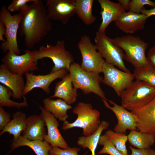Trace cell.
<instances>
[{
    "label": "cell",
    "mask_w": 155,
    "mask_h": 155,
    "mask_svg": "<svg viewBox=\"0 0 155 155\" xmlns=\"http://www.w3.org/2000/svg\"><path fill=\"white\" fill-rule=\"evenodd\" d=\"M127 137L130 145L138 149L150 148L155 142V135L136 130L131 131Z\"/></svg>",
    "instance_id": "4316f807"
},
{
    "label": "cell",
    "mask_w": 155,
    "mask_h": 155,
    "mask_svg": "<svg viewBox=\"0 0 155 155\" xmlns=\"http://www.w3.org/2000/svg\"><path fill=\"white\" fill-rule=\"evenodd\" d=\"M98 145L102 146L103 147L97 153L98 154H108L110 155H123L117 150L105 134L100 136Z\"/></svg>",
    "instance_id": "4dcf8cb0"
},
{
    "label": "cell",
    "mask_w": 155,
    "mask_h": 155,
    "mask_svg": "<svg viewBox=\"0 0 155 155\" xmlns=\"http://www.w3.org/2000/svg\"><path fill=\"white\" fill-rule=\"evenodd\" d=\"M147 58L149 65L155 69V45L149 49Z\"/></svg>",
    "instance_id": "8d00e7d4"
},
{
    "label": "cell",
    "mask_w": 155,
    "mask_h": 155,
    "mask_svg": "<svg viewBox=\"0 0 155 155\" xmlns=\"http://www.w3.org/2000/svg\"><path fill=\"white\" fill-rule=\"evenodd\" d=\"M73 113L77 115L76 120L72 123L66 121L63 122L62 129L67 130L74 127L83 129V135L89 136L97 129L100 123V113L97 110L93 109L90 103L79 102L73 110Z\"/></svg>",
    "instance_id": "5b68a950"
},
{
    "label": "cell",
    "mask_w": 155,
    "mask_h": 155,
    "mask_svg": "<svg viewBox=\"0 0 155 155\" xmlns=\"http://www.w3.org/2000/svg\"><path fill=\"white\" fill-rule=\"evenodd\" d=\"M22 18L18 34L24 39L27 49L32 48L52 29V24L43 1L34 0L19 11Z\"/></svg>",
    "instance_id": "6da1fadb"
},
{
    "label": "cell",
    "mask_w": 155,
    "mask_h": 155,
    "mask_svg": "<svg viewBox=\"0 0 155 155\" xmlns=\"http://www.w3.org/2000/svg\"><path fill=\"white\" fill-rule=\"evenodd\" d=\"M11 114L0 106V130L2 131L11 120Z\"/></svg>",
    "instance_id": "e575fe53"
},
{
    "label": "cell",
    "mask_w": 155,
    "mask_h": 155,
    "mask_svg": "<svg viewBox=\"0 0 155 155\" xmlns=\"http://www.w3.org/2000/svg\"><path fill=\"white\" fill-rule=\"evenodd\" d=\"M120 97L121 106L131 111L145 106L155 97V87L135 80L127 87Z\"/></svg>",
    "instance_id": "3957f363"
},
{
    "label": "cell",
    "mask_w": 155,
    "mask_h": 155,
    "mask_svg": "<svg viewBox=\"0 0 155 155\" xmlns=\"http://www.w3.org/2000/svg\"><path fill=\"white\" fill-rule=\"evenodd\" d=\"M68 72H69L68 69H64L44 75H36L32 72L25 73L26 80L24 95L36 88H40L46 94H49L51 91L49 86L51 83L57 79H62Z\"/></svg>",
    "instance_id": "7c38bea8"
},
{
    "label": "cell",
    "mask_w": 155,
    "mask_h": 155,
    "mask_svg": "<svg viewBox=\"0 0 155 155\" xmlns=\"http://www.w3.org/2000/svg\"><path fill=\"white\" fill-rule=\"evenodd\" d=\"M141 13L146 16L148 18L152 16H155V7L150 9H146L144 7Z\"/></svg>",
    "instance_id": "f35d334b"
},
{
    "label": "cell",
    "mask_w": 155,
    "mask_h": 155,
    "mask_svg": "<svg viewBox=\"0 0 155 155\" xmlns=\"http://www.w3.org/2000/svg\"><path fill=\"white\" fill-rule=\"evenodd\" d=\"M102 83L112 88L119 96L135 79L133 74L120 70L106 62L104 64Z\"/></svg>",
    "instance_id": "8fae6325"
},
{
    "label": "cell",
    "mask_w": 155,
    "mask_h": 155,
    "mask_svg": "<svg viewBox=\"0 0 155 155\" xmlns=\"http://www.w3.org/2000/svg\"><path fill=\"white\" fill-rule=\"evenodd\" d=\"M148 18L142 13L129 11L122 13L114 22L116 26L123 32L133 34L144 28Z\"/></svg>",
    "instance_id": "e0dca14e"
},
{
    "label": "cell",
    "mask_w": 155,
    "mask_h": 155,
    "mask_svg": "<svg viewBox=\"0 0 155 155\" xmlns=\"http://www.w3.org/2000/svg\"><path fill=\"white\" fill-rule=\"evenodd\" d=\"M105 106L111 110L116 115L118 121L117 124L114 129V131L117 133L125 134L127 130L130 131L136 130L135 119L131 112L117 104L112 100L108 101L113 105L110 106L107 101L102 100Z\"/></svg>",
    "instance_id": "2e32d148"
},
{
    "label": "cell",
    "mask_w": 155,
    "mask_h": 155,
    "mask_svg": "<svg viewBox=\"0 0 155 155\" xmlns=\"http://www.w3.org/2000/svg\"><path fill=\"white\" fill-rule=\"evenodd\" d=\"M131 112L135 119L137 129L155 135V97L145 106Z\"/></svg>",
    "instance_id": "5bb4252c"
},
{
    "label": "cell",
    "mask_w": 155,
    "mask_h": 155,
    "mask_svg": "<svg viewBox=\"0 0 155 155\" xmlns=\"http://www.w3.org/2000/svg\"><path fill=\"white\" fill-rule=\"evenodd\" d=\"M112 41L124 51V59L131 64L135 69L149 65L145 54L148 44L139 37L128 35L112 39Z\"/></svg>",
    "instance_id": "7a4b0ae2"
},
{
    "label": "cell",
    "mask_w": 155,
    "mask_h": 155,
    "mask_svg": "<svg viewBox=\"0 0 155 155\" xmlns=\"http://www.w3.org/2000/svg\"><path fill=\"white\" fill-rule=\"evenodd\" d=\"M119 3L123 8L126 10H129V5L130 0H119Z\"/></svg>",
    "instance_id": "ab89813d"
},
{
    "label": "cell",
    "mask_w": 155,
    "mask_h": 155,
    "mask_svg": "<svg viewBox=\"0 0 155 155\" xmlns=\"http://www.w3.org/2000/svg\"><path fill=\"white\" fill-rule=\"evenodd\" d=\"M105 134L121 154L123 155H128L126 145L128 140L127 135L124 133L116 132L110 129L106 131Z\"/></svg>",
    "instance_id": "f1b7e54d"
},
{
    "label": "cell",
    "mask_w": 155,
    "mask_h": 155,
    "mask_svg": "<svg viewBox=\"0 0 155 155\" xmlns=\"http://www.w3.org/2000/svg\"><path fill=\"white\" fill-rule=\"evenodd\" d=\"M131 153L130 155H155V150L150 148L136 149L129 146Z\"/></svg>",
    "instance_id": "d590c367"
},
{
    "label": "cell",
    "mask_w": 155,
    "mask_h": 155,
    "mask_svg": "<svg viewBox=\"0 0 155 155\" xmlns=\"http://www.w3.org/2000/svg\"><path fill=\"white\" fill-rule=\"evenodd\" d=\"M69 71L73 86L76 89H80L85 94L93 93L102 100L108 101L100 87L103 78L99 74L87 71L82 68L80 65L74 62L71 65Z\"/></svg>",
    "instance_id": "277c9868"
},
{
    "label": "cell",
    "mask_w": 155,
    "mask_h": 155,
    "mask_svg": "<svg viewBox=\"0 0 155 155\" xmlns=\"http://www.w3.org/2000/svg\"><path fill=\"white\" fill-rule=\"evenodd\" d=\"M148 5L155 7V2L150 0H132L129 5V11L134 13H140L144 8V6Z\"/></svg>",
    "instance_id": "1f68e13d"
},
{
    "label": "cell",
    "mask_w": 155,
    "mask_h": 155,
    "mask_svg": "<svg viewBox=\"0 0 155 155\" xmlns=\"http://www.w3.org/2000/svg\"><path fill=\"white\" fill-rule=\"evenodd\" d=\"M53 94L49 98H59L69 105L76 102L78 96L77 90L73 86L69 73H67L61 80L55 84Z\"/></svg>",
    "instance_id": "ffe728a7"
},
{
    "label": "cell",
    "mask_w": 155,
    "mask_h": 155,
    "mask_svg": "<svg viewBox=\"0 0 155 155\" xmlns=\"http://www.w3.org/2000/svg\"><path fill=\"white\" fill-rule=\"evenodd\" d=\"M94 0H74L75 14L85 24L89 25L96 20L92 14Z\"/></svg>",
    "instance_id": "d4e9b609"
},
{
    "label": "cell",
    "mask_w": 155,
    "mask_h": 155,
    "mask_svg": "<svg viewBox=\"0 0 155 155\" xmlns=\"http://www.w3.org/2000/svg\"><path fill=\"white\" fill-rule=\"evenodd\" d=\"M81 54V65L84 70L99 74L102 73L105 60L97 51L96 46L91 42L90 37L83 36L77 44Z\"/></svg>",
    "instance_id": "9c48e42d"
},
{
    "label": "cell",
    "mask_w": 155,
    "mask_h": 155,
    "mask_svg": "<svg viewBox=\"0 0 155 155\" xmlns=\"http://www.w3.org/2000/svg\"><path fill=\"white\" fill-rule=\"evenodd\" d=\"M23 146L31 148L36 155H49L51 147V145L45 140H30L22 135L16 139H13L11 147L12 150Z\"/></svg>",
    "instance_id": "7402d4cb"
},
{
    "label": "cell",
    "mask_w": 155,
    "mask_h": 155,
    "mask_svg": "<svg viewBox=\"0 0 155 155\" xmlns=\"http://www.w3.org/2000/svg\"><path fill=\"white\" fill-rule=\"evenodd\" d=\"M34 0H13L7 9L10 12L20 11L29 3Z\"/></svg>",
    "instance_id": "836d02e7"
},
{
    "label": "cell",
    "mask_w": 155,
    "mask_h": 155,
    "mask_svg": "<svg viewBox=\"0 0 155 155\" xmlns=\"http://www.w3.org/2000/svg\"><path fill=\"white\" fill-rule=\"evenodd\" d=\"M133 74L135 80L144 81L155 87V69L150 65L145 67L135 69Z\"/></svg>",
    "instance_id": "f546056e"
},
{
    "label": "cell",
    "mask_w": 155,
    "mask_h": 155,
    "mask_svg": "<svg viewBox=\"0 0 155 155\" xmlns=\"http://www.w3.org/2000/svg\"><path fill=\"white\" fill-rule=\"evenodd\" d=\"M45 123L44 118L40 115L34 114L26 118V127L22 135L31 140H44L46 135Z\"/></svg>",
    "instance_id": "44dd1931"
},
{
    "label": "cell",
    "mask_w": 155,
    "mask_h": 155,
    "mask_svg": "<svg viewBox=\"0 0 155 155\" xmlns=\"http://www.w3.org/2000/svg\"><path fill=\"white\" fill-rule=\"evenodd\" d=\"M100 5L102 22L98 32L105 33V31L110 23L114 21L125 10L119 3L114 2L109 0H98Z\"/></svg>",
    "instance_id": "d6986e66"
},
{
    "label": "cell",
    "mask_w": 155,
    "mask_h": 155,
    "mask_svg": "<svg viewBox=\"0 0 155 155\" xmlns=\"http://www.w3.org/2000/svg\"><path fill=\"white\" fill-rule=\"evenodd\" d=\"M41 115L44 118L47 133L44 138V140L51 146H56L62 149L69 147L62 136L58 127L59 123L56 118L51 113L46 110L40 105L39 106Z\"/></svg>",
    "instance_id": "9a60e30c"
},
{
    "label": "cell",
    "mask_w": 155,
    "mask_h": 155,
    "mask_svg": "<svg viewBox=\"0 0 155 155\" xmlns=\"http://www.w3.org/2000/svg\"><path fill=\"white\" fill-rule=\"evenodd\" d=\"M46 7L51 20L66 25L75 14L74 0H47Z\"/></svg>",
    "instance_id": "4fadbf2b"
},
{
    "label": "cell",
    "mask_w": 155,
    "mask_h": 155,
    "mask_svg": "<svg viewBox=\"0 0 155 155\" xmlns=\"http://www.w3.org/2000/svg\"><path fill=\"white\" fill-rule=\"evenodd\" d=\"M45 58L51 59L54 64L51 72L64 69L69 70L74 61L72 55L66 49L63 40H58L54 45L47 44L46 46L42 45L38 50H36L35 61H37Z\"/></svg>",
    "instance_id": "8992f818"
},
{
    "label": "cell",
    "mask_w": 155,
    "mask_h": 155,
    "mask_svg": "<svg viewBox=\"0 0 155 155\" xmlns=\"http://www.w3.org/2000/svg\"><path fill=\"white\" fill-rule=\"evenodd\" d=\"M0 82L11 90L13 99H20L24 96L23 75L11 73L3 64L0 66Z\"/></svg>",
    "instance_id": "ac0fdd59"
},
{
    "label": "cell",
    "mask_w": 155,
    "mask_h": 155,
    "mask_svg": "<svg viewBox=\"0 0 155 155\" xmlns=\"http://www.w3.org/2000/svg\"><path fill=\"white\" fill-rule=\"evenodd\" d=\"M24 51V53L21 55L8 52L1 61L9 71L14 74L23 75L37 70V61L34 59L36 50L27 49Z\"/></svg>",
    "instance_id": "30bf717a"
},
{
    "label": "cell",
    "mask_w": 155,
    "mask_h": 155,
    "mask_svg": "<svg viewBox=\"0 0 155 155\" xmlns=\"http://www.w3.org/2000/svg\"><path fill=\"white\" fill-rule=\"evenodd\" d=\"M22 18L20 12L12 15L5 5L1 7L0 11V21L2 22L6 27L5 41L2 42L0 47L5 53L13 52L19 55L20 50L18 45L17 36L20 23Z\"/></svg>",
    "instance_id": "52a82bcc"
},
{
    "label": "cell",
    "mask_w": 155,
    "mask_h": 155,
    "mask_svg": "<svg viewBox=\"0 0 155 155\" xmlns=\"http://www.w3.org/2000/svg\"><path fill=\"white\" fill-rule=\"evenodd\" d=\"M13 118L1 131L0 135L7 132L13 135V139H16L20 136L21 132L26 128V115L21 111H17L13 114Z\"/></svg>",
    "instance_id": "484cf974"
},
{
    "label": "cell",
    "mask_w": 155,
    "mask_h": 155,
    "mask_svg": "<svg viewBox=\"0 0 155 155\" xmlns=\"http://www.w3.org/2000/svg\"><path fill=\"white\" fill-rule=\"evenodd\" d=\"M109 123L105 121L101 122L96 131L91 135L79 137L77 144L84 149L88 148L91 152L92 155H95V152L98 144L101 134L103 130L108 128Z\"/></svg>",
    "instance_id": "cb8c5ba5"
},
{
    "label": "cell",
    "mask_w": 155,
    "mask_h": 155,
    "mask_svg": "<svg viewBox=\"0 0 155 155\" xmlns=\"http://www.w3.org/2000/svg\"><path fill=\"white\" fill-rule=\"evenodd\" d=\"M43 103L44 108L46 110L56 118L63 122L69 117L67 113V111L72 108L70 105L61 99L55 100L49 97L45 99Z\"/></svg>",
    "instance_id": "603a6c76"
},
{
    "label": "cell",
    "mask_w": 155,
    "mask_h": 155,
    "mask_svg": "<svg viewBox=\"0 0 155 155\" xmlns=\"http://www.w3.org/2000/svg\"><path fill=\"white\" fill-rule=\"evenodd\" d=\"M80 148H70L62 149L56 146H51L49 155H79L78 153ZM86 153L82 155H86Z\"/></svg>",
    "instance_id": "d6a6232c"
},
{
    "label": "cell",
    "mask_w": 155,
    "mask_h": 155,
    "mask_svg": "<svg viewBox=\"0 0 155 155\" xmlns=\"http://www.w3.org/2000/svg\"><path fill=\"white\" fill-rule=\"evenodd\" d=\"M6 34V27L4 23L0 21V40L2 42H4L5 39L3 38V36Z\"/></svg>",
    "instance_id": "74e56055"
},
{
    "label": "cell",
    "mask_w": 155,
    "mask_h": 155,
    "mask_svg": "<svg viewBox=\"0 0 155 155\" xmlns=\"http://www.w3.org/2000/svg\"><path fill=\"white\" fill-rule=\"evenodd\" d=\"M12 92L9 88L2 84H0V106L8 107H14L18 108L28 106L26 97L23 96V102L19 103L11 100Z\"/></svg>",
    "instance_id": "83f0119b"
},
{
    "label": "cell",
    "mask_w": 155,
    "mask_h": 155,
    "mask_svg": "<svg viewBox=\"0 0 155 155\" xmlns=\"http://www.w3.org/2000/svg\"><path fill=\"white\" fill-rule=\"evenodd\" d=\"M94 42L97 51L105 59V62L117 67L122 71L130 73L124 62V53L123 50L113 44L112 39L107 36L105 33L97 32Z\"/></svg>",
    "instance_id": "ba28073f"
}]
</instances>
